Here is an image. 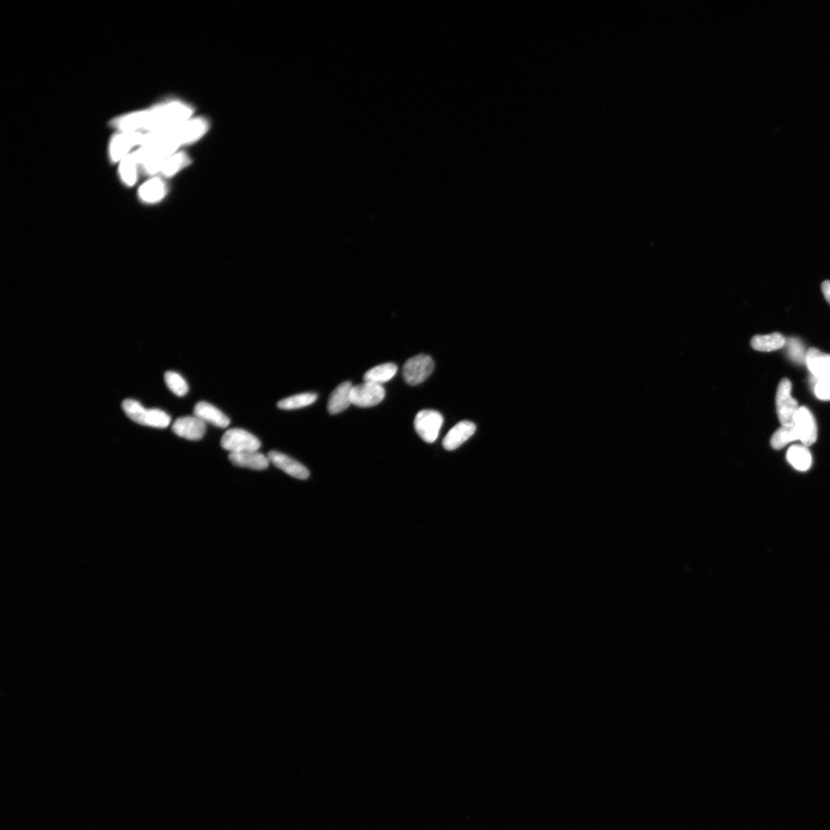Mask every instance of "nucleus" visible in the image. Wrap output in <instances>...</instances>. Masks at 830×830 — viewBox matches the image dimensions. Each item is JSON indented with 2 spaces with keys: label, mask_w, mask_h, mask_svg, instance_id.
<instances>
[{
  "label": "nucleus",
  "mask_w": 830,
  "mask_h": 830,
  "mask_svg": "<svg viewBox=\"0 0 830 830\" xmlns=\"http://www.w3.org/2000/svg\"><path fill=\"white\" fill-rule=\"evenodd\" d=\"M788 462L797 470L806 472L812 465V455L805 445H792L787 453Z\"/></svg>",
  "instance_id": "obj_21"
},
{
  "label": "nucleus",
  "mask_w": 830,
  "mask_h": 830,
  "mask_svg": "<svg viewBox=\"0 0 830 830\" xmlns=\"http://www.w3.org/2000/svg\"><path fill=\"white\" fill-rule=\"evenodd\" d=\"M807 368L815 377L822 378L830 375V355L822 353L817 348L807 351L806 360Z\"/></svg>",
  "instance_id": "obj_18"
},
{
  "label": "nucleus",
  "mask_w": 830,
  "mask_h": 830,
  "mask_svg": "<svg viewBox=\"0 0 830 830\" xmlns=\"http://www.w3.org/2000/svg\"><path fill=\"white\" fill-rule=\"evenodd\" d=\"M822 291L825 299L830 304V281H825L823 283Z\"/></svg>",
  "instance_id": "obj_29"
},
{
  "label": "nucleus",
  "mask_w": 830,
  "mask_h": 830,
  "mask_svg": "<svg viewBox=\"0 0 830 830\" xmlns=\"http://www.w3.org/2000/svg\"><path fill=\"white\" fill-rule=\"evenodd\" d=\"M143 132H119L112 138L109 147V156L114 164L119 162L131 154L134 147H140Z\"/></svg>",
  "instance_id": "obj_8"
},
{
  "label": "nucleus",
  "mask_w": 830,
  "mask_h": 830,
  "mask_svg": "<svg viewBox=\"0 0 830 830\" xmlns=\"http://www.w3.org/2000/svg\"><path fill=\"white\" fill-rule=\"evenodd\" d=\"M476 431L473 422L463 421L450 429L443 440V446L448 450H454L470 438Z\"/></svg>",
  "instance_id": "obj_13"
},
{
  "label": "nucleus",
  "mask_w": 830,
  "mask_h": 830,
  "mask_svg": "<svg viewBox=\"0 0 830 830\" xmlns=\"http://www.w3.org/2000/svg\"><path fill=\"white\" fill-rule=\"evenodd\" d=\"M443 423V416L438 411L423 410L417 414L414 425L415 431L423 440L427 443H434Z\"/></svg>",
  "instance_id": "obj_6"
},
{
  "label": "nucleus",
  "mask_w": 830,
  "mask_h": 830,
  "mask_svg": "<svg viewBox=\"0 0 830 830\" xmlns=\"http://www.w3.org/2000/svg\"><path fill=\"white\" fill-rule=\"evenodd\" d=\"M193 109L178 101L160 104L146 110V129L144 133L157 132L191 120Z\"/></svg>",
  "instance_id": "obj_2"
},
{
  "label": "nucleus",
  "mask_w": 830,
  "mask_h": 830,
  "mask_svg": "<svg viewBox=\"0 0 830 830\" xmlns=\"http://www.w3.org/2000/svg\"><path fill=\"white\" fill-rule=\"evenodd\" d=\"M173 431L178 437L191 440H200L203 438L206 431L205 422L195 415L181 417L174 423Z\"/></svg>",
  "instance_id": "obj_11"
},
{
  "label": "nucleus",
  "mask_w": 830,
  "mask_h": 830,
  "mask_svg": "<svg viewBox=\"0 0 830 830\" xmlns=\"http://www.w3.org/2000/svg\"><path fill=\"white\" fill-rule=\"evenodd\" d=\"M789 356L797 363H805L807 353L804 345L796 339H790L786 342Z\"/></svg>",
  "instance_id": "obj_27"
},
{
  "label": "nucleus",
  "mask_w": 830,
  "mask_h": 830,
  "mask_svg": "<svg viewBox=\"0 0 830 830\" xmlns=\"http://www.w3.org/2000/svg\"><path fill=\"white\" fill-rule=\"evenodd\" d=\"M800 440L795 426H782L773 435L771 444L773 448L780 450L787 446L790 442Z\"/></svg>",
  "instance_id": "obj_25"
},
{
  "label": "nucleus",
  "mask_w": 830,
  "mask_h": 830,
  "mask_svg": "<svg viewBox=\"0 0 830 830\" xmlns=\"http://www.w3.org/2000/svg\"><path fill=\"white\" fill-rule=\"evenodd\" d=\"M208 128L209 125L204 119L188 120L165 130L143 133L141 147L160 143L178 149L179 147L202 137Z\"/></svg>",
  "instance_id": "obj_1"
},
{
  "label": "nucleus",
  "mask_w": 830,
  "mask_h": 830,
  "mask_svg": "<svg viewBox=\"0 0 830 830\" xmlns=\"http://www.w3.org/2000/svg\"><path fill=\"white\" fill-rule=\"evenodd\" d=\"M814 392L819 399L830 401V375L817 379Z\"/></svg>",
  "instance_id": "obj_28"
},
{
  "label": "nucleus",
  "mask_w": 830,
  "mask_h": 830,
  "mask_svg": "<svg viewBox=\"0 0 830 830\" xmlns=\"http://www.w3.org/2000/svg\"><path fill=\"white\" fill-rule=\"evenodd\" d=\"M353 385L350 382H343L334 390L329 399L328 411L336 414L346 410L351 404V393Z\"/></svg>",
  "instance_id": "obj_17"
},
{
  "label": "nucleus",
  "mask_w": 830,
  "mask_h": 830,
  "mask_svg": "<svg viewBox=\"0 0 830 830\" xmlns=\"http://www.w3.org/2000/svg\"><path fill=\"white\" fill-rule=\"evenodd\" d=\"M165 382L169 390L178 397L185 396L188 392V385L184 377L175 372L165 374Z\"/></svg>",
  "instance_id": "obj_26"
},
{
  "label": "nucleus",
  "mask_w": 830,
  "mask_h": 830,
  "mask_svg": "<svg viewBox=\"0 0 830 830\" xmlns=\"http://www.w3.org/2000/svg\"><path fill=\"white\" fill-rule=\"evenodd\" d=\"M267 456L271 463L297 479L305 480L310 475L308 469L302 464L290 456L277 452V450H272Z\"/></svg>",
  "instance_id": "obj_12"
},
{
  "label": "nucleus",
  "mask_w": 830,
  "mask_h": 830,
  "mask_svg": "<svg viewBox=\"0 0 830 830\" xmlns=\"http://www.w3.org/2000/svg\"><path fill=\"white\" fill-rule=\"evenodd\" d=\"M787 339L780 333L774 332L770 335L756 336L751 339V346L759 351H777L786 346Z\"/></svg>",
  "instance_id": "obj_20"
},
{
  "label": "nucleus",
  "mask_w": 830,
  "mask_h": 830,
  "mask_svg": "<svg viewBox=\"0 0 830 830\" xmlns=\"http://www.w3.org/2000/svg\"><path fill=\"white\" fill-rule=\"evenodd\" d=\"M189 164H191V159H189L186 153L176 152L162 162L159 174L164 177L174 176Z\"/></svg>",
  "instance_id": "obj_23"
},
{
  "label": "nucleus",
  "mask_w": 830,
  "mask_h": 830,
  "mask_svg": "<svg viewBox=\"0 0 830 830\" xmlns=\"http://www.w3.org/2000/svg\"><path fill=\"white\" fill-rule=\"evenodd\" d=\"M140 165L133 152L119 162V175L123 183L128 187L137 184L139 178Z\"/></svg>",
  "instance_id": "obj_19"
},
{
  "label": "nucleus",
  "mask_w": 830,
  "mask_h": 830,
  "mask_svg": "<svg viewBox=\"0 0 830 830\" xmlns=\"http://www.w3.org/2000/svg\"><path fill=\"white\" fill-rule=\"evenodd\" d=\"M397 372H398V367L394 364H382L368 370L364 375V381L382 385L383 383L390 381Z\"/></svg>",
  "instance_id": "obj_22"
},
{
  "label": "nucleus",
  "mask_w": 830,
  "mask_h": 830,
  "mask_svg": "<svg viewBox=\"0 0 830 830\" xmlns=\"http://www.w3.org/2000/svg\"><path fill=\"white\" fill-rule=\"evenodd\" d=\"M318 395L315 393H302L282 399L278 402V408L283 410H295L307 407L317 402Z\"/></svg>",
  "instance_id": "obj_24"
},
{
  "label": "nucleus",
  "mask_w": 830,
  "mask_h": 830,
  "mask_svg": "<svg viewBox=\"0 0 830 830\" xmlns=\"http://www.w3.org/2000/svg\"><path fill=\"white\" fill-rule=\"evenodd\" d=\"M385 390L382 385L364 382L353 386L351 393V404L360 408H369L381 403L385 399Z\"/></svg>",
  "instance_id": "obj_9"
},
{
  "label": "nucleus",
  "mask_w": 830,
  "mask_h": 830,
  "mask_svg": "<svg viewBox=\"0 0 830 830\" xmlns=\"http://www.w3.org/2000/svg\"><path fill=\"white\" fill-rule=\"evenodd\" d=\"M791 390L792 384L789 379H782L775 396L777 412L782 426L793 425L794 415L800 408L797 401L791 396Z\"/></svg>",
  "instance_id": "obj_5"
},
{
  "label": "nucleus",
  "mask_w": 830,
  "mask_h": 830,
  "mask_svg": "<svg viewBox=\"0 0 830 830\" xmlns=\"http://www.w3.org/2000/svg\"><path fill=\"white\" fill-rule=\"evenodd\" d=\"M229 461L237 467L251 469V470L263 471L269 465L268 456L256 452H245L240 453H230Z\"/></svg>",
  "instance_id": "obj_16"
},
{
  "label": "nucleus",
  "mask_w": 830,
  "mask_h": 830,
  "mask_svg": "<svg viewBox=\"0 0 830 830\" xmlns=\"http://www.w3.org/2000/svg\"><path fill=\"white\" fill-rule=\"evenodd\" d=\"M793 425L795 426L800 440L806 447L814 445L817 439V426L813 413L802 406L794 415Z\"/></svg>",
  "instance_id": "obj_10"
},
{
  "label": "nucleus",
  "mask_w": 830,
  "mask_h": 830,
  "mask_svg": "<svg viewBox=\"0 0 830 830\" xmlns=\"http://www.w3.org/2000/svg\"><path fill=\"white\" fill-rule=\"evenodd\" d=\"M193 411L195 416L216 427L225 428L229 426L230 419L227 415L209 402H198Z\"/></svg>",
  "instance_id": "obj_15"
},
{
  "label": "nucleus",
  "mask_w": 830,
  "mask_h": 830,
  "mask_svg": "<svg viewBox=\"0 0 830 830\" xmlns=\"http://www.w3.org/2000/svg\"><path fill=\"white\" fill-rule=\"evenodd\" d=\"M222 447L230 453L256 452L261 447L260 440L250 432L241 428H232L223 435Z\"/></svg>",
  "instance_id": "obj_4"
},
{
  "label": "nucleus",
  "mask_w": 830,
  "mask_h": 830,
  "mask_svg": "<svg viewBox=\"0 0 830 830\" xmlns=\"http://www.w3.org/2000/svg\"><path fill=\"white\" fill-rule=\"evenodd\" d=\"M435 363L426 355H419L409 358L403 367V377L406 382L415 386L426 380L434 371Z\"/></svg>",
  "instance_id": "obj_7"
},
{
  "label": "nucleus",
  "mask_w": 830,
  "mask_h": 830,
  "mask_svg": "<svg viewBox=\"0 0 830 830\" xmlns=\"http://www.w3.org/2000/svg\"><path fill=\"white\" fill-rule=\"evenodd\" d=\"M122 407L127 417L140 425L157 428H166L170 425L171 417L166 412L145 409L137 401L125 399Z\"/></svg>",
  "instance_id": "obj_3"
},
{
  "label": "nucleus",
  "mask_w": 830,
  "mask_h": 830,
  "mask_svg": "<svg viewBox=\"0 0 830 830\" xmlns=\"http://www.w3.org/2000/svg\"><path fill=\"white\" fill-rule=\"evenodd\" d=\"M167 191V186L164 180L153 177L140 187L138 196L143 203L155 204L164 200Z\"/></svg>",
  "instance_id": "obj_14"
}]
</instances>
